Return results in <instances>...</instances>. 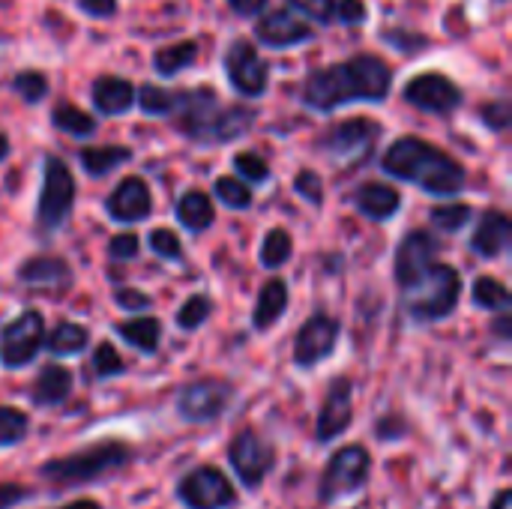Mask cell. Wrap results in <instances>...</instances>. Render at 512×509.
<instances>
[{
	"label": "cell",
	"mask_w": 512,
	"mask_h": 509,
	"mask_svg": "<svg viewBox=\"0 0 512 509\" xmlns=\"http://www.w3.org/2000/svg\"><path fill=\"white\" fill-rule=\"evenodd\" d=\"M12 87H15V93H18L24 102L33 105V102H42V99H45V93H48V78H45L42 72L27 69V72H18V75H15Z\"/></svg>",
	"instance_id": "f35d334b"
},
{
	"label": "cell",
	"mask_w": 512,
	"mask_h": 509,
	"mask_svg": "<svg viewBox=\"0 0 512 509\" xmlns=\"http://www.w3.org/2000/svg\"><path fill=\"white\" fill-rule=\"evenodd\" d=\"M105 210L114 222H144L153 210L150 189L141 177H126L105 201Z\"/></svg>",
	"instance_id": "ac0fdd59"
},
{
	"label": "cell",
	"mask_w": 512,
	"mask_h": 509,
	"mask_svg": "<svg viewBox=\"0 0 512 509\" xmlns=\"http://www.w3.org/2000/svg\"><path fill=\"white\" fill-rule=\"evenodd\" d=\"M483 120H486L489 129L504 132V129L510 126V105H507L504 99H501V102H489V105L483 108Z\"/></svg>",
	"instance_id": "7dc6e473"
},
{
	"label": "cell",
	"mask_w": 512,
	"mask_h": 509,
	"mask_svg": "<svg viewBox=\"0 0 512 509\" xmlns=\"http://www.w3.org/2000/svg\"><path fill=\"white\" fill-rule=\"evenodd\" d=\"M369 471H372V459H369V453L360 444L342 447L330 459V465H327V471L321 477L318 501L321 504H336V501L360 492L366 486V480H369Z\"/></svg>",
	"instance_id": "8992f818"
},
{
	"label": "cell",
	"mask_w": 512,
	"mask_h": 509,
	"mask_svg": "<svg viewBox=\"0 0 512 509\" xmlns=\"http://www.w3.org/2000/svg\"><path fill=\"white\" fill-rule=\"evenodd\" d=\"M225 72H228V81L234 84V90H240L243 96H264L267 81H270V69L249 39H234L228 45Z\"/></svg>",
	"instance_id": "7c38bea8"
},
{
	"label": "cell",
	"mask_w": 512,
	"mask_h": 509,
	"mask_svg": "<svg viewBox=\"0 0 512 509\" xmlns=\"http://www.w3.org/2000/svg\"><path fill=\"white\" fill-rule=\"evenodd\" d=\"M294 189H297V195H303L309 204H321L324 201V183H321V177L315 174V171H300L297 174V180H294Z\"/></svg>",
	"instance_id": "7bdbcfd3"
},
{
	"label": "cell",
	"mask_w": 512,
	"mask_h": 509,
	"mask_svg": "<svg viewBox=\"0 0 512 509\" xmlns=\"http://www.w3.org/2000/svg\"><path fill=\"white\" fill-rule=\"evenodd\" d=\"M30 492L24 486H15V483H0V509L15 507L27 498Z\"/></svg>",
	"instance_id": "f907efd6"
},
{
	"label": "cell",
	"mask_w": 512,
	"mask_h": 509,
	"mask_svg": "<svg viewBox=\"0 0 512 509\" xmlns=\"http://www.w3.org/2000/svg\"><path fill=\"white\" fill-rule=\"evenodd\" d=\"M384 171L390 177H399L405 183H414L420 189H426L429 195H459L465 189V168L444 150H438L435 144L423 141V138H399L393 141V147L384 153L381 159Z\"/></svg>",
	"instance_id": "7a4b0ae2"
},
{
	"label": "cell",
	"mask_w": 512,
	"mask_h": 509,
	"mask_svg": "<svg viewBox=\"0 0 512 509\" xmlns=\"http://www.w3.org/2000/svg\"><path fill=\"white\" fill-rule=\"evenodd\" d=\"M60 509H102L99 507V501H93V498H81V501H72V504H66V507Z\"/></svg>",
	"instance_id": "11a10c76"
},
{
	"label": "cell",
	"mask_w": 512,
	"mask_h": 509,
	"mask_svg": "<svg viewBox=\"0 0 512 509\" xmlns=\"http://www.w3.org/2000/svg\"><path fill=\"white\" fill-rule=\"evenodd\" d=\"M174 210H177V219L183 222V228H189L195 234L207 231L213 225V219H216V210H213L210 195H204L198 189H189L186 195H180V201H177Z\"/></svg>",
	"instance_id": "484cf974"
},
{
	"label": "cell",
	"mask_w": 512,
	"mask_h": 509,
	"mask_svg": "<svg viewBox=\"0 0 512 509\" xmlns=\"http://www.w3.org/2000/svg\"><path fill=\"white\" fill-rule=\"evenodd\" d=\"M114 330H117V336H120L126 345L138 348L141 354H156V351H159L162 324H159L156 318H150V315H141V318L123 321V324H117Z\"/></svg>",
	"instance_id": "4316f807"
},
{
	"label": "cell",
	"mask_w": 512,
	"mask_h": 509,
	"mask_svg": "<svg viewBox=\"0 0 512 509\" xmlns=\"http://www.w3.org/2000/svg\"><path fill=\"white\" fill-rule=\"evenodd\" d=\"M30 429V417L18 408H6L0 405V447H15L27 438Z\"/></svg>",
	"instance_id": "836d02e7"
},
{
	"label": "cell",
	"mask_w": 512,
	"mask_h": 509,
	"mask_svg": "<svg viewBox=\"0 0 512 509\" xmlns=\"http://www.w3.org/2000/svg\"><path fill=\"white\" fill-rule=\"evenodd\" d=\"M354 387L348 378H336L330 387H327V396L321 402V411H318V423H315V438L321 444L339 438L351 423H354Z\"/></svg>",
	"instance_id": "e0dca14e"
},
{
	"label": "cell",
	"mask_w": 512,
	"mask_h": 509,
	"mask_svg": "<svg viewBox=\"0 0 512 509\" xmlns=\"http://www.w3.org/2000/svg\"><path fill=\"white\" fill-rule=\"evenodd\" d=\"M174 114H177V129L198 144L237 141L252 129L255 120V111L243 105H222L210 87L177 93Z\"/></svg>",
	"instance_id": "3957f363"
},
{
	"label": "cell",
	"mask_w": 512,
	"mask_h": 509,
	"mask_svg": "<svg viewBox=\"0 0 512 509\" xmlns=\"http://www.w3.org/2000/svg\"><path fill=\"white\" fill-rule=\"evenodd\" d=\"M228 462L246 489H258L276 465V450L255 429H243L228 447Z\"/></svg>",
	"instance_id": "8fae6325"
},
{
	"label": "cell",
	"mask_w": 512,
	"mask_h": 509,
	"mask_svg": "<svg viewBox=\"0 0 512 509\" xmlns=\"http://www.w3.org/2000/svg\"><path fill=\"white\" fill-rule=\"evenodd\" d=\"M381 135V126L375 120H366V117H351L339 126L330 129V135L324 138V150L333 153L336 159H345V162H360L363 156L372 153L375 141Z\"/></svg>",
	"instance_id": "2e32d148"
},
{
	"label": "cell",
	"mask_w": 512,
	"mask_h": 509,
	"mask_svg": "<svg viewBox=\"0 0 512 509\" xmlns=\"http://www.w3.org/2000/svg\"><path fill=\"white\" fill-rule=\"evenodd\" d=\"M93 18H111L117 12V0H75Z\"/></svg>",
	"instance_id": "681fc988"
},
{
	"label": "cell",
	"mask_w": 512,
	"mask_h": 509,
	"mask_svg": "<svg viewBox=\"0 0 512 509\" xmlns=\"http://www.w3.org/2000/svg\"><path fill=\"white\" fill-rule=\"evenodd\" d=\"M288 309V285L282 279H270L255 303V315H252V327L255 330H270Z\"/></svg>",
	"instance_id": "d4e9b609"
},
{
	"label": "cell",
	"mask_w": 512,
	"mask_h": 509,
	"mask_svg": "<svg viewBox=\"0 0 512 509\" xmlns=\"http://www.w3.org/2000/svg\"><path fill=\"white\" fill-rule=\"evenodd\" d=\"M138 105L144 114H156V117H168L174 114V105H177V93H168L162 87H153V84H144L141 93H138Z\"/></svg>",
	"instance_id": "d590c367"
},
{
	"label": "cell",
	"mask_w": 512,
	"mask_h": 509,
	"mask_svg": "<svg viewBox=\"0 0 512 509\" xmlns=\"http://www.w3.org/2000/svg\"><path fill=\"white\" fill-rule=\"evenodd\" d=\"M213 189H216V198H219L225 207H231V210H246V207H252V192H249V186H246L243 180L219 177Z\"/></svg>",
	"instance_id": "74e56055"
},
{
	"label": "cell",
	"mask_w": 512,
	"mask_h": 509,
	"mask_svg": "<svg viewBox=\"0 0 512 509\" xmlns=\"http://www.w3.org/2000/svg\"><path fill=\"white\" fill-rule=\"evenodd\" d=\"M45 345V321L36 309L21 312L15 321L0 327V363L6 369H24Z\"/></svg>",
	"instance_id": "ba28073f"
},
{
	"label": "cell",
	"mask_w": 512,
	"mask_h": 509,
	"mask_svg": "<svg viewBox=\"0 0 512 509\" xmlns=\"http://www.w3.org/2000/svg\"><path fill=\"white\" fill-rule=\"evenodd\" d=\"M90 342V333L87 327L81 324H72V321H63L57 324L51 333H45V348L60 360V357H72V354H81Z\"/></svg>",
	"instance_id": "83f0119b"
},
{
	"label": "cell",
	"mask_w": 512,
	"mask_h": 509,
	"mask_svg": "<svg viewBox=\"0 0 512 509\" xmlns=\"http://www.w3.org/2000/svg\"><path fill=\"white\" fill-rule=\"evenodd\" d=\"M114 303L123 309V312H129V315H138V312H147L153 303H150V297L147 294H141V291H135V288H120V291H114Z\"/></svg>",
	"instance_id": "bcb514c9"
},
{
	"label": "cell",
	"mask_w": 512,
	"mask_h": 509,
	"mask_svg": "<svg viewBox=\"0 0 512 509\" xmlns=\"http://www.w3.org/2000/svg\"><path fill=\"white\" fill-rule=\"evenodd\" d=\"M147 246H150V252H153V255H159L162 261H180V258H183V246H180L177 234H171L168 228H156V231H150Z\"/></svg>",
	"instance_id": "ab89813d"
},
{
	"label": "cell",
	"mask_w": 512,
	"mask_h": 509,
	"mask_svg": "<svg viewBox=\"0 0 512 509\" xmlns=\"http://www.w3.org/2000/svg\"><path fill=\"white\" fill-rule=\"evenodd\" d=\"M177 498L189 509H228L237 504L234 486L213 465H201V468L189 471L177 486Z\"/></svg>",
	"instance_id": "30bf717a"
},
{
	"label": "cell",
	"mask_w": 512,
	"mask_h": 509,
	"mask_svg": "<svg viewBox=\"0 0 512 509\" xmlns=\"http://www.w3.org/2000/svg\"><path fill=\"white\" fill-rule=\"evenodd\" d=\"M510 237V216L504 210H489V213H483V219H480V225H477V231L471 237V246L483 258H498L510 246Z\"/></svg>",
	"instance_id": "44dd1931"
},
{
	"label": "cell",
	"mask_w": 512,
	"mask_h": 509,
	"mask_svg": "<svg viewBox=\"0 0 512 509\" xmlns=\"http://www.w3.org/2000/svg\"><path fill=\"white\" fill-rule=\"evenodd\" d=\"M69 393H72V372L60 363H48L30 390V402L36 408H57L69 399Z\"/></svg>",
	"instance_id": "7402d4cb"
},
{
	"label": "cell",
	"mask_w": 512,
	"mask_h": 509,
	"mask_svg": "<svg viewBox=\"0 0 512 509\" xmlns=\"http://www.w3.org/2000/svg\"><path fill=\"white\" fill-rule=\"evenodd\" d=\"M138 249H141L138 234H117V237H111V243H108V255H111L114 261H132V258L138 255Z\"/></svg>",
	"instance_id": "f6af8a7d"
},
{
	"label": "cell",
	"mask_w": 512,
	"mask_h": 509,
	"mask_svg": "<svg viewBox=\"0 0 512 509\" xmlns=\"http://www.w3.org/2000/svg\"><path fill=\"white\" fill-rule=\"evenodd\" d=\"M510 312H504V315H498V321H495V333H498V339H510Z\"/></svg>",
	"instance_id": "f5cc1de1"
},
{
	"label": "cell",
	"mask_w": 512,
	"mask_h": 509,
	"mask_svg": "<svg viewBox=\"0 0 512 509\" xmlns=\"http://www.w3.org/2000/svg\"><path fill=\"white\" fill-rule=\"evenodd\" d=\"M93 372H96V378H117V375H123L126 372V363L120 360V354L114 351V345H99L96 348V354H93Z\"/></svg>",
	"instance_id": "60d3db41"
},
{
	"label": "cell",
	"mask_w": 512,
	"mask_h": 509,
	"mask_svg": "<svg viewBox=\"0 0 512 509\" xmlns=\"http://www.w3.org/2000/svg\"><path fill=\"white\" fill-rule=\"evenodd\" d=\"M198 57V42H177V45H168V48H159L153 54V66L159 75L171 78L177 72H183L186 66H192Z\"/></svg>",
	"instance_id": "f546056e"
},
{
	"label": "cell",
	"mask_w": 512,
	"mask_h": 509,
	"mask_svg": "<svg viewBox=\"0 0 512 509\" xmlns=\"http://www.w3.org/2000/svg\"><path fill=\"white\" fill-rule=\"evenodd\" d=\"M75 204V177L66 168L63 159L57 156H45V180H42V195H39V207H36V219L42 228L54 231L60 228Z\"/></svg>",
	"instance_id": "52a82bcc"
},
{
	"label": "cell",
	"mask_w": 512,
	"mask_h": 509,
	"mask_svg": "<svg viewBox=\"0 0 512 509\" xmlns=\"http://www.w3.org/2000/svg\"><path fill=\"white\" fill-rule=\"evenodd\" d=\"M288 3L300 15H306L312 21H321V24H327L333 18V12H336V0H288Z\"/></svg>",
	"instance_id": "ee69618b"
},
{
	"label": "cell",
	"mask_w": 512,
	"mask_h": 509,
	"mask_svg": "<svg viewBox=\"0 0 512 509\" xmlns=\"http://www.w3.org/2000/svg\"><path fill=\"white\" fill-rule=\"evenodd\" d=\"M210 312H213V300L207 297V294H195V297H189L180 309H177V327L180 330H198L207 318H210Z\"/></svg>",
	"instance_id": "e575fe53"
},
{
	"label": "cell",
	"mask_w": 512,
	"mask_h": 509,
	"mask_svg": "<svg viewBox=\"0 0 512 509\" xmlns=\"http://www.w3.org/2000/svg\"><path fill=\"white\" fill-rule=\"evenodd\" d=\"M471 297H474V303H477L480 309H486V312H498V315L510 312V291H507L504 282H498V279H492V276H480V279L474 282V288H471Z\"/></svg>",
	"instance_id": "4dcf8cb0"
},
{
	"label": "cell",
	"mask_w": 512,
	"mask_h": 509,
	"mask_svg": "<svg viewBox=\"0 0 512 509\" xmlns=\"http://www.w3.org/2000/svg\"><path fill=\"white\" fill-rule=\"evenodd\" d=\"M393 72L375 54H357L348 63L315 69L306 78L303 102L315 111H333L345 102H381L390 93Z\"/></svg>",
	"instance_id": "6da1fadb"
},
{
	"label": "cell",
	"mask_w": 512,
	"mask_h": 509,
	"mask_svg": "<svg viewBox=\"0 0 512 509\" xmlns=\"http://www.w3.org/2000/svg\"><path fill=\"white\" fill-rule=\"evenodd\" d=\"M339 330L342 324L324 312H315L297 333L294 339V363L303 366V369H312L315 363L327 360L333 351H336V342H339Z\"/></svg>",
	"instance_id": "5bb4252c"
},
{
	"label": "cell",
	"mask_w": 512,
	"mask_h": 509,
	"mask_svg": "<svg viewBox=\"0 0 512 509\" xmlns=\"http://www.w3.org/2000/svg\"><path fill=\"white\" fill-rule=\"evenodd\" d=\"M234 402V387L219 378L192 381L177 393V414L186 423H213L219 420L228 405Z\"/></svg>",
	"instance_id": "9c48e42d"
},
{
	"label": "cell",
	"mask_w": 512,
	"mask_h": 509,
	"mask_svg": "<svg viewBox=\"0 0 512 509\" xmlns=\"http://www.w3.org/2000/svg\"><path fill=\"white\" fill-rule=\"evenodd\" d=\"M81 168L90 174V177H105L111 174L114 168H120L123 162L132 159V150L129 147H117V144H108V147H87L81 150Z\"/></svg>",
	"instance_id": "f1b7e54d"
},
{
	"label": "cell",
	"mask_w": 512,
	"mask_h": 509,
	"mask_svg": "<svg viewBox=\"0 0 512 509\" xmlns=\"http://www.w3.org/2000/svg\"><path fill=\"white\" fill-rule=\"evenodd\" d=\"M231 3V9L237 12V15H258L264 6H267V0H228Z\"/></svg>",
	"instance_id": "816d5d0a"
},
{
	"label": "cell",
	"mask_w": 512,
	"mask_h": 509,
	"mask_svg": "<svg viewBox=\"0 0 512 509\" xmlns=\"http://www.w3.org/2000/svg\"><path fill=\"white\" fill-rule=\"evenodd\" d=\"M9 156V141H6V135H0V162Z\"/></svg>",
	"instance_id": "9f6ffc18"
},
{
	"label": "cell",
	"mask_w": 512,
	"mask_h": 509,
	"mask_svg": "<svg viewBox=\"0 0 512 509\" xmlns=\"http://www.w3.org/2000/svg\"><path fill=\"white\" fill-rule=\"evenodd\" d=\"M492 509H512V492H510V489H501V492H498V498H495Z\"/></svg>",
	"instance_id": "db71d44e"
},
{
	"label": "cell",
	"mask_w": 512,
	"mask_h": 509,
	"mask_svg": "<svg viewBox=\"0 0 512 509\" xmlns=\"http://www.w3.org/2000/svg\"><path fill=\"white\" fill-rule=\"evenodd\" d=\"M291 252H294L291 234L282 231V228H273V231H267V237L261 243V264L276 270V267H282L291 258Z\"/></svg>",
	"instance_id": "d6a6232c"
},
{
	"label": "cell",
	"mask_w": 512,
	"mask_h": 509,
	"mask_svg": "<svg viewBox=\"0 0 512 509\" xmlns=\"http://www.w3.org/2000/svg\"><path fill=\"white\" fill-rule=\"evenodd\" d=\"M18 279L30 288H42V291H66L72 285V270L63 258L54 255H39L30 258L18 267Z\"/></svg>",
	"instance_id": "ffe728a7"
},
{
	"label": "cell",
	"mask_w": 512,
	"mask_h": 509,
	"mask_svg": "<svg viewBox=\"0 0 512 509\" xmlns=\"http://www.w3.org/2000/svg\"><path fill=\"white\" fill-rule=\"evenodd\" d=\"M336 12H339L342 24H360L366 18L363 0H342V3H336Z\"/></svg>",
	"instance_id": "c3c4849f"
},
{
	"label": "cell",
	"mask_w": 512,
	"mask_h": 509,
	"mask_svg": "<svg viewBox=\"0 0 512 509\" xmlns=\"http://www.w3.org/2000/svg\"><path fill=\"white\" fill-rule=\"evenodd\" d=\"M471 213L474 210L468 204H444V207H432L429 219H432L435 228H441L447 234H456V231H462L471 222Z\"/></svg>",
	"instance_id": "8d00e7d4"
},
{
	"label": "cell",
	"mask_w": 512,
	"mask_h": 509,
	"mask_svg": "<svg viewBox=\"0 0 512 509\" xmlns=\"http://www.w3.org/2000/svg\"><path fill=\"white\" fill-rule=\"evenodd\" d=\"M435 258H438V240L429 231H411L396 249V282L405 291H411L429 276Z\"/></svg>",
	"instance_id": "4fadbf2b"
},
{
	"label": "cell",
	"mask_w": 512,
	"mask_h": 509,
	"mask_svg": "<svg viewBox=\"0 0 512 509\" xmlns=\"http://www.w3.org/2000/svg\"><path fill=\"white\" fill-rule=\"evenodd\" d=\"M90 96H93L96 111L117 117V114L129 111V105L135 102V87H132L126 78L105 75V78H96V81H93V93H90Z\"/></svg>",
	"instance_id": "cb8c5ba5"
},
{
	"label": "cell",
	"mask_w": 512,
	"mask_h": 509,
	"mask_svg": "<svg viewBox=\"0 0 512 509\" xmlns=\"http://www.w3.org/2000/svg\"><path fill=\"white\" fill-rule=\"evenodd\" d=\"M405 102L426 114H453L462 105V90L441 72H423L408 81Z\"/></svg>",
	"instance_id": "9a60e30c"
},
{
	"label": "cell",
	"mask_w": 512,
	"mask_h": 509,
	"mask_svg": "<svg viewBox=\"0 0 512 509\" xmlns=\"http://www.w3.org/2000/svg\"><path fill=\"white\" fill-rule=\"evenodd\" d=\"M129 462H132V447H126L123 441H99L78 453L45 462L39 468V477L51 480L57 489H75V486H87L99 477H108V474L126 468Z\"/></svg>",
	"instance_id": "277c9868"
},
{
	"label": "cell",
	"mask_w": 512,
	"mask_h": 509,
	"mask_svg": "<svg viewBox=\"0 0 512 509\" xmlns=\"http://www.w3.org/2000/svg\"><path fill=\"white\" fill-rule=\"evenodd\" d=\"M459 297H462V279L453 267L447 264H435L429 270V276L414 285L408 291V315L414 321H441L447 315H453V309L459 306Z\"/></svg>",
	"instance_id": "5b68a950"
},
{
	"label": "cell",
	"mask_w": 512,
	"mask_h": 509,
	"mask_svg": "<svg viewBox=\"0 0 512 509\" xmlns=\"http://www.w3.org/2000/svg\"><path fill=\"white\" fill-rule=\"evenodd\" d=\"M255 36H258L264 45H270V48H288V45L309 42V39H312V27L303 24L294 12L276 9V12L264 15V18L255 24Z\"/></svg>",
	"instance_id": "d6986e66"
},
{
	"label": "cell",
	"mask_w": 512,
	"mask_h": 509,
	"mask_svg": "<svg viewBox=\"0 0 512 509\" xmlns=\"http://www.w3.org/2000/svg\"><path fill=\"white\" fill-rule=\"evenodd\" d=\"M354 204H357V210H360L366 219H372V222H387L390 216L399 213L402 195H399L393 186H387V183H366V186L357 189Z\"/></svg>",
	"instance_id": "603a6c76"
},
{
	"label": "cell",
	"mask_w": 512,
	"mask_h": 509,
	"mask_svg": "<svg viewBox=\"0 0 512 509\" xmlns=\"http://www.w3.org/2000/svg\"><path fill=\"white\" fill-rule=\"evenodd\" d=\"M234 168L243 180L249 183H264L270 177V165L258 156V153H237L234 156Z\"/></svg>",
	"instance_id": "b9f144b4"
},
{
	"label": "cell",
	"mask_w": 512,
	"mask_h": 509,
	"mask_svg": "<svg viewBox=\"0 0 512 509\" xmlns=\"http://www.w3.org/2000/svg\"><path fill=\"white\" fill-rule=\"evenodd\" d=\"M51 123L66 132V135H75V138H87L96 132V120L90 114H84L81 108L75 105H57L54 114H51Z\"/></svg>",
	"instance_id": "1f68e13d"
}]
</instances>
